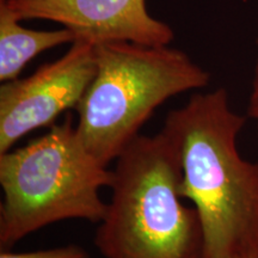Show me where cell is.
I'll use <instances>...</instances> for the list:
<instances>
[{
	"mask_svg": "<svg viewBox=\"0 0 258 258\" xmlns=\"http://www.w3.org/2000/svg\"><path fill=\"white\" fill-rule=\"evenodd\" d=\"M97 71L96 48L76 41L64 55L42 64L23 79L0 88V153L8 152L22 138L51 127L69 109L78 108Z\"/></svg>",
	"mask_w": 258,
	"mask_h": 258,
	"instance_id": "obj_5",
	"label": "cell"
},
{
	"mask_svg": "<svg viewBox=\"0 0 258 258\" xmlns=\"http://www.w3.org/2000/svg\"><path fill=\"white\" fill-rule=\"evenodd\" d=\"M246 120L220 88L192 95L167 114L161 129L178 158L180 195L198 212L205 258L258 254V163L238 150Z\"/></svg>",
	"mask_w": 258,
	"mask_h": 258,
	"instance_id": "obj_1",
	"label": "cell"
},
{
	"mask_svg": "<svg viewBox=\"0 0 258 258\" xmlns=\"http://www.w3.org/2000/svg\"><path fill=\"white\" fill-rule=\"evenodd\" d=\"M111 199L95 245L105 258H205L198 212L183 203L175 147L138 135L115 160Z\"/></svg>",
	"mask_w": 258,
	"mask_h": 258,
	"instance_id": "obj_2",
	"label": "cell"
},
{
	"mask_svg": "<svg viewBox=\"0 0 258 258\" xmlns=\"http://www.w3.org/2000/svg\"><path fill=\"white\" fill-rule=\"evenodd\" d=\"M10 10L6 0H0V80L18 79L19 74L38 54L61 44L74 43L76 36L69 29L38 31L23 28Z\"/></svg>",
	"mask_w": 258,
	"mask_h": 258,
	"instance_id": "obj_7",
	"label": "cell"
},
{
	"mask_svg": "<svg viewBox=\"0 0 258 258\" xmlns=\"http://www.w3.org/2000/svg\"><path fill=\"white\" fill-rule=\"evenodd\" d=\"M258 46V40H257ZM247 116L256 122V127L258 132V59L254 69V77L252 82V89H251L249 106H247Z\"/></svg>",
	"mask_w": 258,
	"mask_h": 258,
	"instance_id": "obj_9",
	"label": "cell"
},
{
	"mask_svg": "<svg viewBox=\"0 0 258 258\" xmlns=\"http://www.w3.org/2000/svg\"><path fill=\"white\" fill-rule=\"evenodd\" d=\"M247 258H258V254H257V256H252V257H247Z\"/></svg>",
	"mask_w": 258,
	"mask_h": 258,
	"instance_id": "obj_10",
	"label": "cell"
},
{
	"mask_svg": "<svg viewBox=\"0 0 258 258\" xmlns=\"http://www.w3.org/2000/svg\"><path fill=\"white\" fill-rule=\"evenodd\" d=\"M0 258H90V256L85 249L78 245H66L31 252H11L10 250H2Z\"/></svg>",
	"mask_w": 258,
	"mask_h": 258,
	"instance_id": "obj_8",
	"label": "cell"
},
{
	"mask_svg": "<svg viewBox=\"0 0 258 258\" xmlns=\"http://www.w3.org/2000/svg\"><path fill=\"white\" fill-rule=\"evenodd\" d=\"M19 21L46 19L69 29L76 41L93 46L132 42L169 46L173 31L148 14L146 0H6Z\"/></svg>",
	"mask_w": 258,
	"mask_h": 258,
	"instance_id": "obj_6",
	"label": "cell"
},
{
	"mask_svg": "<svg viewBox=\"0 0 258 258\" xmlns=\"http://www.w3.org/2000/svg\"><path fill=\"white\" fill-rule=\"evenodd\" d=\"M112 171L90 152L71 116L25 146L0 153V249L55 222H101Z\"/></svg>",
	"mask_w": 258,
	"mask_h": 258,
	"instance_id": "obj_3",
	"label": "cell"
},
{
	"mask_svg": "<svg viewBox=\"0 0 258 258\" xmlns=\"http://www.w3.org/2000/svg\"><path fill=\"white\" fill-rule=\"evenodd\" d=\"M95 48L97 71L76 109V128L85 147L106 166L164 102L211 82L207 71L169 46L108 42Z\"/></svg>",
	"mask_w": 258,
	"mask_h": 258,
	"instance_id": "obj_4",
	"label": "cell"
}]
</instances>
